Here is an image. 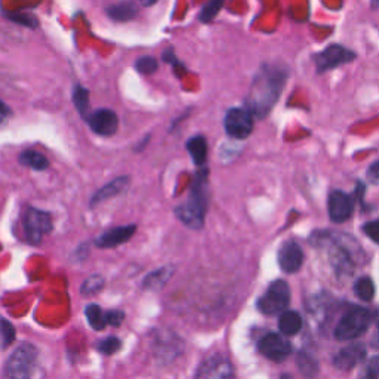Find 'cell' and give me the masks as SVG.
Wrapping results in <instances>:
<instances>
[{
    "label": "cell",
    "instance_id": "cell-1",
    "mask_svg": "<svg viewBox=\"0 0 379 379\" xmlns=\"http://www.w3.org/2000/svg\"><path fill=\"white\" fill-rule=\"evenodd\" d=\"M286 78L287 73L280 67L264 66L252 80L246 98L248 112L258 119H264L280 98Z\"/></svg>",
    "mask_w": 379,
    "mask_h": 379
},
{
    "label": "cell",
    "instance_id": "cell-2",
    "mask_svg": "<svg viewBox=\"0 0 379 379\" xmlns=\"http://www.w3.org/2000/svg\"><path fill=\"white\" fill-rule=\"evenodd\" d=\"M207 209V174L200 171L195 175L190 197L187 203L179 205L175 209L176 218L193 230H199L205 224V215Z\"/></svg>",
    "mask_w": 379,
    "mask_h": 379
},
{
    "label": "cell",
    "instance_id": "cell-3",
    "mask_svg": "<svg viewBox=\"0 0 379 379\" xmlns=\"http://www.w3.org/2000/svg\"><path fill=\"white\" fill-rule=\"evenodd\" d=\"M37 350L32 344H23L15 348L9 356L5 373L8 379H30L35 372Z\"/></svg>",
    "mask_w": 379,
    "mask_h": 379
},
{
    "label": "cell",
    "instance_id": "cell-4",
    "mask_svg": "<svg viewBox=\"0 0 379 379\" xmlns=\"http://www.w3.org/2000/svg\"><path fill=\"white\" fill-rule=\"evenodd\" d=\"M372 323V314L361 307L348 310L335 329V338L338 341H353L365 333Z\"/></svg>",
    "mask_w": 379,
    "mask_h": 379
},
{
    "label": "cell",
    "instance_id": "cell-5",
    "mask_svg": "<svg viewBox=\"0 0 379 379\" xmlns=\"http://www.w3.org/2000/svg\"><path fill=\"white\" fill-rule=\"evenodd\" d=\"M23 229L28 243L39 245L43 237L54 229L52 217L37 207H27L23 215Z\"/></svg>",
    "mask_w": 379,
    "mask_h": 379
},
{
    "label": "cell",
    "instance_id": "cell-6",
    "mask_svg": "<svg viewBox=\"0 0 379 379\" xmlns=\"http://www.w3.org/2000/svg\"><path fill=\"white\" fill-rule=\"evenodd\" d=\"M289 286L283 280H276L268 287V291L261 296V299L258 301V308L267 315H276L286 310V307L289 306Z\"/></svg>",
    "mask_w": 379,
    "mask_h": 379
},
{
    "label": "cell",
    "instance_id": "cell-7",
    "mask_svg": "<svg viewBox=\"0 0 379 379\" xmlns=\"http://www.w3.org/2000/svg\"><path fill=\"white\" fill-rule=\"evenodd\" d=\"M356 59V54L350 49H347L341 44H330L322 52L314 55V63L317 73H325L329 70L337 68L342 64H348Z\"/></svg>",
    "mask_w": 379,
    "mask_h": 379
},
{
    "label": "cell",
    "instance_id": "cell-8",
    "mask_svg": "<svg viewBox=\"0 0 379 379\" xmlns=\"http://www.w3.org/2000/svg\"><path fill=\"white\" fill-rule=\"evenodd\" d=\"M224 128L234 140H245L253 131V116L246 109H231L227 112Z\"/></svg>",
    "mask_w": 379,
    "mask_h": 379
},
{
    "label": "cell",
    "instance_id": "cell-9",
    "mask_svg": "<svg viewBox=\"0 0 379 379\" xmlns=\"http://www.w3.org/2000/svg\"><path fill=\"white\" fill-rule=\"evenodd\" d=\"M329 217L333 222H345L353 217L354 200L350 194H347L341 190H335L329 194L327 200Z\"/></svg>",
    "mask_w": 379,
    "mask_h": 379
},
{
    "label": "cell",
    "instance_id": "cell-10",
    "mask_svg": "<svg viewBox=\"0 0 379 379\" xmlns=\"http://www.w3.org/2000/svg\"><path fill=\"white\" fill-rule=\"evenodd\" d=\"M90 131L100 136H113L119 129V117L113 110L100 109L86 117Z\"/></svg>",
    "mask_w": 379,
    "mask_h": 379
},
{
    "label": "cell",
    "instance_id": "cell-11",
    "mask_svg": "<svg viewBox=\"0 0 379 379\" xmlns=\"http://www.w3.org/2000/svg\"><path fill=\"white\" fill-rule=\"evenodd\" d=\"M195 379H233V366L224 356H212L202 363Z\"/></svg>",
    "mask_w": 379,
    "mask_h": 379
},
{
    "label": "cell",
    "instance_id": "cell-12",
    "mask_svg": "<svg viewBox=\"0 0 379 379\" xmlns=\"http://www.w3.org/2000/svg\"><path fill=\"white\" fill-rule=\"evenodd\" d=\"M260 351L264 357L272 361H283L291 354L292 347L277 333H268L260 341Z\"/></svg>",
    "mask_w": 379,
    "mask_h": 379
},
{
    "label": "cell",
    "instance_id": "cell-13",
    "mask_svg": "<svg viewBox=\"0 0 379 379\" xmlns=\"http://www.w3.org/2000/svg\"><path fill=\"white\" fill-rule=\"evenodd\" d=\"M136 231V225H122V227H116V229H112L109 231L102 233L95 239V246L101 249H113L120 245L126 243L132 239V236Z\"/></svg>",
    "mask_w": 379,
    "mask_h": 379
},
{
    "label": "cell",
    "instance_id": "cell-14",
    "mask_svg": "<svg viewBox=\"0 0 379 379\" xmlns=\"http://www.w3.org/2000/svg\"><path fill=\"white\" fill-rule=\"evenodd\" d=\"M279 265L286 272H296L304 263V252L296 241H286L279 249Z\"/></svg>",
    "mask_w": 379,
    "mask_h": 379
},
{
    "label": "cell",
    "instance_id": "cell-15",
    "mask_svg": "<svg viewBox=\"0 0 379 379\" xmlns=\"http://www.w3.org/2000/svg\"><path fill=\"white\" fill-rule=\"evenodd\" d=\"M365 357H366L365 345L351 344L342 348V350L335 356V359H333V365L341 371H350L356 368L359 363L365 360Z\"/></svg>",
    "mask_w": 379,
    "mask_h": 379
},
{
    "label": "cell",
    "instance_id": "cell-16",
    "mask_svg": "<svg viewBox=\"0 0 379 379\" xmlns=\"http://www.w3.org/2000/svg\"><path fill=\"white\" fill-rule=\"evenodd\" d=\"M129 187V176H119L109 184L101 187L90 199V206H97L105 200H110L113 197L122 194Z\"/></svg>",
    "mask_w": 379,
    "mask_h": 379
},
{
    "label": "cell",
    "instance_id": "cell-17",
    "mask_svg": "<svg viewBox=\"0 0 379 379\" xmlns=\"http://www.w3.org/2000/svg\"><path fill=\"white\" fill-rule=\"evenodd\" d=\"M136 13H138V8L133 2H120L107 8L109 18L116 23L131 21L136 17Z\"/></svg>",
    "mask_w": 379,
    "mask_h": 379
},
{
    "label": "cell",
    "instance_id": "cell-18",
    "mask_svg": "<svg viewBox=\"0 0 379 379\" xmlns=\"http://www.w3.org/2000/svg\"><path fill=\"white\" fill-rule=\"evenodd\" d=\"M187 150L194 162V164L202 166L205 164L207 159V141L205 136L202 135H195L193 138L187 141Z\"/></svg>",
    "mask_w": 379,
    "mask_h": 379
},
{
    "label": "cell",
    "instance_id": "cell-19",
    "mask_svg": "<svg viewBox=\"0 0 379 379\" xmlns=\"http://www.w3.org/2000/svg\"><path fill=\"white\" fill-rule=\"evenodd\" d=\"M20 163L27 168H32L35 171H44L48 169L49 160L47 156H43L40 151L36 150H24L18 157Z\"/></svg>",
    "mask_w": 379,
    "mask_h": 379
},
{
    "label": "cell",
    "instance_id": "cell-20",
    "mask_svg": "<svg viewBox=\"0 0 379 379\" xmlns=\"http://www.w3.org/2000/svg\"><path fill=\"white\" fill-rule=\"evenodd\" d=\"M302 327V318L298 313L295 311H284L280 315L279 320V329L283 333V335L287 337H294L301 330Z\"/></svg>",
    "mask_w": 379,
    "mask_h": 379
},
{
    "label": "cell",
    "instance_id": "cell-21",
    "mask_svg": "<svg viewBox=\"0 0 379 379\" xmlns=\"http://www.w3.org/2000/svg\"><path fill=\"white\" fill-rule=\"evenodd\" d=\"M85 315L89 326L94 330H104L107 327V311H104L98 304L86 306Z\"/></svg>",
    "mask_w": 379,
    "mask_h": 379
},
{
    "label": "cell",
    "instance_id": "cell-22",
    "mask_svg": "<svg viewBox=\"0 0 379 379\" xmlns=\"http://www.w3.org/2000/svg\"><path fill=\"white\" fill-rule=\"evenodd\" d=\"M172 276V268L169 267H163L160 270H156L153 272H150V275L144 279L143 287L148 291H157L160 287L168 282V279Z\"/></svg>",
    "mask_w": 379,
    "mask_h": 379
},
{
    "label": "cell",
    "instance_id": "cell-23",
    "mask_svg": "<svg viewBox=\"0 0 379 379\" xmlns=\"http://www.w3.org/2000/svg\"><path fill=\"white\" fill-rule=\"evenodd\" d=\"M298 368L301 371V373L307 376V378H313L317 375L318 372V365L313 356H310L308 353H299L298 356Z\"/></svg>",
    "mask_w": 379,
    "mask_h": 379
},
{
    "label": "cell",
    "instance_id": "cell-24",
    "mask_svg": "<svg viewBox=\"0 0 379 379\" xmlns=\"http://www.w3.org/2000/svg\"><path fill=\"white\" fill-rule=\"evenodd\" d=\"M73 101L76 109L79 110L82 117H88V109H89V92L83 86H76L73 90Z\"/></svg>",
    "mask_w": 379,
    "mask_h": 379
},
{
    "label": "cell",
    "instance_id": "cell-25",
    "mask_svg": "<svg viewBox=\"0 0 379 379\" xmlns=\"http://www.w3.org/2000/svg\"><path fill=\"white\" fill-rule=\"evenodd\" d=\"M105 286V280L102 276L100 275H94L88 277L83 283H82V287H80V292L82 295L85 296H90V295H95L98 292H101L104 289Z\"/></svg>",
    "mask_w": 379,
    "mask_h": 379
},
{
    "label": "cell",
    "instance_id": "cell-26",
    "mask_svg": "<svg viewBox=\"0 0 379 379\" xmlns=\"http://www.w3.org/2000/svg\"><path fill=\"white\" fill-rule=\"evenodd\" d=\"M356 295L363 301H372L375 295V284L371 277H361L354 286Z\"/></svg>",
    "mask_w": 379,
    "mask_h": 379
},
{
    "label": "cell",
    "instance_id": "cell-27",
    "mask_svg": "<svg viewBox=\"0 0 379 379\" xmlns=\"http://www.w3.org/2000/svg\"><path fill=\"white\" fill-rule=\"evenodd\" d=\"M15 338H17V332H15L13 325L6 318L0 317V341H2L4 348L13 344Z\"/></svg>",
    "mask_w": 379,
    "mask_h": 379
},
{
    "label": "cell",
    "instance_id": "cell-28",
    "mask_svg": "<svg viewBox=\"0 0 379 379\" xmlns=\"http://www.w3.org/2000/svg\"><path fill=\"white\" fill-rule=\"evenodd\" d=\"M225 0H209V2L203 6L200 15H199V18L202 23H210L212 20H214L218 12L221 11L222 5H224Z\"/></svg>",
    "mask_w": 379,
    "mask_h": 379
},
{
    "label": "cell",
    "instance_id": "cell-29",
    "mask_svg": "<svg viewBox=\"0 0 379 379\" xmlns=\"http://www.w3.org/2000/svg\"><path fill=\"white\" fill-rule=\"evenodd\" d=\"M122 347V341H120L119 338L116 337H107L101 339L98 344H97V350L105 356H112L114 354L116 351H119V348Z\"/></svg>",
    "mask_w": 379,
    "mask_h": 379
},
{
    "label": "cell",
    "instance_id": "cell-30",
    "mask_svg": "<svg viewBox=\"0 0 379 379\" xmlns=\"http://www.w3.org/2000/svg\"><path fill=\"white\" fill-rule=\"evenodd\" d=\"M157 61L153 56H141L136 59L135 68L138 70L141 74H153L157 70Z\"/></svg>",
    "mask_w": 379,
    "mask_h": 379
},
{
    "label": "cell",
    "instance_id": "cell-31",
    "mask_svg": "<svg viewBox=\"0 0 379 379\" xmlns=\"http://www.w3.org/2000/svg\"><path fill=\"white\" fill-rule=\"evenodd\" d=\"M359 379H379V357L371 359L359 375Z\"/></svg>",
    "mask_w": 379,
    "mask_h": 379
},
{
    "label": "cell",
    "instance_id": "cell-32",
    "mask_svg": "<svg viewBox=\"0 0 379 379\" xmlns=\"http://www.w3.org/2000/svg\"><path fill=\"white\" fill-rule=\"evenodd\" d=\"M6 17L13 23H18V24L30 27V28L37 27V20L33 17H30V15H25V13H6Z\"/></svg>",
    "mask_w": 379,
    "mask_h": 379
},
{
    "label": "cell",
    "instance_id": "cell-33",
    "mask_svg": "<svg viewBox=\"0 0 379 379\" xmlns=\"http://www.w3.org/2000/svg\"><path fill=\"white\" fill-rule=\"evenodd\" d=\"M363 233H365L371 240L379 245V219L371 221L363 225Z\"/></svg>",
    "mask_w": 379,
    "mask_h": 379
},
{
    "label": "cell",
    "instance_id": "cell-34",
    "mask_svg": "<svg viewBox=\"0 0 379 379\" xmlns=\"http://www.w3.org/2000/svg\"><path fill=\"white\" fill-rule=\"evenodd\" d=\"M125 320V313L120 310H110L107 311V326L117 327L124 323Z\"/></svg>",
    "mask_w": 379,
    "mask_h": 379
},
{
    "label": "cell",
    "instance_id": "cell-35",
    "mask_svg": "<svg viewBox=\"0 0 379 379\" xmlns=\"http://www.w3.org/2000/svg\"><path fill=\"white\" fill-rule=\"evenodd\" d=\"M12 114H13V112L9 105L5 101L0 100V126L6 125L9 122V119L12 117Z\"/></svg>",
    "mask_w": 379,
    "mask_h": 379
},
{
    "label": "cell",
    "instance_id": "cell-36",
    "mask_svg": "<svg viewBox=\"0 0 379 379\" xmlns=\"http://www.w3.org/2000/svg\"><path fill=\"white\" fill-rule=\"evenodd\" d=\"M368 179H369V183H372L375 186H379V160L369 166Z\"/></svg>",
    "mask_w": 379,
    "mask_h": 379
},
{
    "label": "cell",
    "instance_id": "cell-37",
    "mask_svg": "<svg viewBox=\"0 0 379 379\" xmlns=\"http://www.w3.org/2000/svg\"><path fill=\"white\" fill-rule=\"evenodd\" d=\"M157 2V0H140V4L143 6H151V5H155Z\"/></svg>",
    "mask_w": 379,
    "mask_h": 379
},
{
    "label": "cell",
    "instance_id": "cell-38",
    "mask_svg": "<svg viewBox=\"0 0 379 379\" xmlns=\"http://www.w3.org/2000/svg\"><path fill=\"white\" fill-rule=\"evenodd\" d=\"M282 379H294V378H292V376H289V375H283V376H282Z\"/></svg>",
    "mask_w": 379,
    "mask_h": 379
},
{
    "label": "cell",
    "instance_id": "cell-39",
    "mask_svg": "<svg viewBox=\"0 0 379 379\" xmlns=\"http://www.w3.org/2000/svg\"><path fill=\"white\" fill-rule=\"evenodd\" d=\"M378 330H379V329H378Z\"/></svg>",
    "mask_w": 379,
    "mask_h": 379
}]
</instances>
